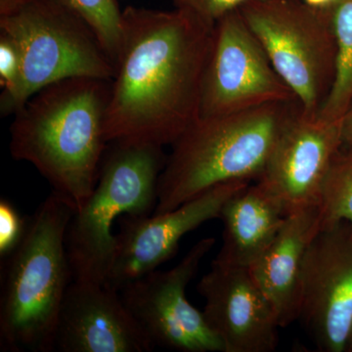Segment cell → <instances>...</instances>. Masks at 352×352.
<instances>
[{"mask_svg":"<svg viewBox=\"0 0 352 352\" xmlns=\"http://www.w3.org/2000/svg\"><path fill=\"white\" fill-rule=\"evenodd\" d=\"M214 23L127 6L106 116L110 143L173 145L200 118Z\"/></svg>","mask_w":352,"mask_h":352,"instance_id":"obj_1","label":"cell"},{"mask_svg":"<svg viewBox=\"0 0 352 352\" xmlns=\"http://www.w3.org/2000/svg\"><path fill=\"white\" fill-rule=\"evenodd\" d=\"M111 82L61 80L36 92L14 113L11 155L32 164L75 212L94 191L107 151Z\"/></svg>","mask_w":352,"mask_h":352,"instance_id":"obj_2","label":"cell"},{"mask_svg":"<svg viewBox=\"0 0 352 352\" xmlns=\"http://www.w3.org/2000/svg\"><path fill=\"white\" fill-rule=\"evenodd\" d=\"M300 111L295 100L199 118L171 145L153 214L175 210L221 183L258 180L285 127Z\"/></svg>","mask_w":352,"mask_h":352,"instance_id":"obj_3","label":"cell"},{"mask_svg":"<svg viewBox=\"0 0 352 352\" xmlns=\"http://www.w3.org/2000/svg\"><path fill=\"white\" fill-rule=\"evenodd\" d=\"M75 210L51 192L28 221L2 266L0 347L10 352L54 351L58 315L73 273L66 232Z\"/></svg>","mask_w":352,"mask_h":352,"instance_id":"obj_4","label":"cell"},{"mask_svg":"<svg viewBox=\"0 0 352 352\" xmlns=\"http://www.w3.org/2000/svg\"><path fill=\"white\" fill-rule=\"evenodd\" d=\"M94 191L69 220L67 254L73 281L105 284L116 248L113 224L154 214L163 147L110 143Z\"/></svg>","mask_w":352,"mask_h":352,"instance_id":"obj_5","label":"cell"},{"mask_svg":"<svg viewBox=\"0 0 352 352\" xmlns=\"http://www.w3.org/2000/svg\"><path fill=\"white\" fill-rule=\"evenodd\" d=\"M0 34L19 50L20 82L12 94L0 98L3 116L15 113L36 92L74 78L112 80L115 63L94 32L56 0H32L0 17Z\"/></svg>","mask_w":352,"mask_h":352,"instance_id":"obj_6","label":"cell"},{"mask_svg":"<svg viewBox=\"0 0 352 352\" xmlns=\"http://www.w3.org/2000/svg\"><path fill=\"white\" fill-rule=\"evenodd\" d=\"M239 11L302 113L318 116L335 80L337 43L330 8L303 0H252Z\"/></svg>","mask_w":352,"mask_h":352,"instance_id":"obj_7","label":"cell"},{"mask_svg":"<svg viewBox=\"0 0 352 352\" xmlns=\"http://www.w3.org/2000/svg\"><path fill=\"white\" fill-rule=\"evenodd\" d=\"M295 100L296 94L278 75L239 9L217 21L204 78L200 117Z\"/></svg>","mask_w":352,"mask_h":352,"instance_id":"obj_8","label":"cell"},{"mask_svg":"<svg viewBox=\"0 0 352 352\" xmlns=\"http://www.w3.org/2000/svg\"><path fill=\"white\" fill-rule=\"evenodd\" d=\"M214 238L197 242L175 267L154 270L120 289L124 305L155 346L182 352H223L203 311L187 298L186 289Z\"/></svg>","mask_w":352,"mask_h":352,"instance_id":"obj_9","label":"cell"},{"mask_svg":"<svg viewBox=\"0 0 352 352\" xmlns=\"http://www.w3.org/2000/svg\"><path fill=\"white\" fill-rule=\"evenodd\" d=\"M298 320L322 351H346L352 332V223L321 227L305 252Z\"/></svg>","mask_w":352,"mask_h":352,"instance_id":"obj_10","label":"cell"},{"mask_svg":"<svg viewBox=\"0 0 352 352\" xmlns=\"http://www.w3.org/2000/svg\"><path fill=\"white\" fill-rule=\"evenodd\" d=\"M248 180L215 185L170 212L120 217L119 232L106 285L120 291L173 258L180 241L201 224L219 217L224 204Z\"/></svg>","mask_w":352,"mask_h":352,"instance_id":"obj_11","label":"cell"},{"mask_svg":"<svg viewBox=\"0 0 352 352\" xmlns=\"http://www.w3.org/2000/svg\"><path fill=\"white\" fill-rule=\"evenodd\" d=\"M342 124L302 110L285 127L258 182L287 214L319 204L322 184L342 146Z\"/></svg>","mask_w":352,"mask_h":352,"instance_id":"obj_12","label":"cell"},{"mask_svg":"<svg viewBox=\"0 0 352 352\" xmlns=\"http://www.w3.org/2000/svg\"><path fill=\"white\" fill-rule=\"evenodd\" d=\"M203 314L223 352H271L278 344L277 315L249 267L214 261L198 284Z\"/></svg>","mask_w":352,"mask_h":352,"instance_id":"obj_13","label":"cell"},{"mask_svg":"<svg viewBox=\"0 0 352 352\" xmlns=\"http://www.w3.org/2000/svg\"><path fill=\"white\" fill-rule=\"evenodd\" d=\"M154 347L119 291L94 282L69 284L58 315L54 351L149 352Z\"/></svg>","mask_w":352,"mask_h":352,"instance_id":"obj_14","label":"cell"},{"mask_svg":"<svg viewBox=\"0 0 352 352\" xmlns=\"http://www.w3.org/2000/svg\"><path fill=\"white\" fill-rule=\"evenodd\" d=\"M320 228L319 204L291 212L268 249L249 267L281 328L298 319L302 261Z\"/></svg>","mask_w":352,"mask_h":352,"instance_id":"obj_15","label":"cell"},{"mask_svg":"<svg viewBox=\"0 0 352 352\" xmlns=\"http://www.w3.org/2000/svg\"><path fill=\"white\" fill-rule=\"evenodd\" d=\"M287 215L281 204L258 182L248 184L222 208V245L214 261L251 267L276 238Z\"/></svg>","mask_w":352,"mask_h":352,"instance_id":"obj_16","label":"cell"},{"mask_svg":"<svg viewBox=\"0 0 352 352\" xmlns=\"http://www.w3.org/2000/svg\"><path fill=\"white\" fill-rule=\"evenodd\" d=\"M337 43L335 80L318 116L342 120L352 104V0L329 6Z\"/></svg>","mask_w":352,"mask_h":352,"instance_id":"obj_17","label":"cell"},{"mask_svg":"<svg viewBox=\"0 0 352 352\" xmlns=\"http://www.w3.org/2000/svg\"><path fill=\"white\" fill-rule=\"evenodd\" d=\"M333 157L319 196L321 227L340 221L352 223V144Z\"/></svg>","mask_w":352,"mask_h":352,"instance_id":"obj_18","label":"cell"},{"mask_svg":"<svg viewBox=\"0 0 352 352\" xmlns=\"http://www.w3.org/2000/svg\"><path fill=\"white\" fill-rule=\"evenodd\" d=\"M90 28L116 64L122 32V11L116 0H56Z\"/></svg>","mask_w":352,"mask_h":352,"instance_id":"obj_19","label":"cell"},{"mask_svg":"<svg viewBox=\"0 0 352 352\" xmlns=\"http://www.w3.org/2000/svg\"><path fill=\"white\" fill-rule=\"evenodd\" d=\"M28 222L10 201H0V258L4 259L16 249L24 236Z\"/></svg>","mask_w":352,"mask_h":352,"instance_id":"obj_20","label":"cell"},{"mask_svg":"<svg viewBox=\"0 0 352 352\" xmlns=\"http://www.w3.org/2000/svg\"><path fill=\"white\" fill-rule=\"evenodd\" d=\"M22 60L16 44L6 34H0V85L1 96L12 94L20 82Z\"/></svg>","mask_w":352,"mask_h":352,"instance_id":"obj_21","label":"cell"},{"mask_svg":"<svg viewBox=\"0 0 352 352\" xmlns=\"http://www.w3.org/2000/svg\"><path fill=\"white\" fill-rule=\"evenodd\" d=\"M175 8L195 14L201 19L215 23L223 16L252 0H170Z\"/></svg>","mask_w":352,"mask_h":352,"instance_id":"obj_22","label":"cell"},{"mask_svg":"<svg viewBox=\"0 0 352 352\" xmlns=\"http://www.w3.org/2000/svg\"><path fill=\"white\" fill-rule=\"evenodd\" d=\"M32 0H0V17L19 10Z\"/></svg>","mask_w":352,"mask_h":352,"instance_id":"obj_23","label":"cell"},{"mask_svg":"<svg viewBox=\"0 0 352 352\" xmlns=\"http://www.w3.org/2000/svg\"><path fill=\"white\" fill-rule=\"evenodd\" d=\"M342 144H352V104L342 118Z\"/></svg>","mask_w":352,"mask_h":352,"instance_id":"obj_24","label":"cell"},{"mask_svg":"<svg viewBox=\"0 0 352 352\" xmlns=\"http://www.w3.org/2000/svg\"><path fill=\"white\" fill-rule=\"evenodd\" d=\"M305 3L312 7H316V8H325L333 6L337 0H303Z\"/></svg>","mask_w":352,"mask_h":352,"instance_id":"obj_25","label":"cell"},{"mask_svg":"<svg viewBox=\"0 0 352 352\" xmlns=\"http://www.w3.org/2000/svg\"><path fill=\"white\" fill-rule=\"evenodd\" d=\"M346 349H349V351H352V333L351 335V337H349V342H347Z\"/></svg>","mask_w":352,"mask_h":352,"instance_id":"obj_26","label":"cell"},{"mask_svg":"<svg viewBox=\"0 0 352 352\" xmlns=\"http://www.w3.org/2000/svg\"><path fill=\"white\" fill-rule=\"evenodd\" d=\"M351 333H352V332H351Z\"/></svg>","mask_w":352,"mask_h":352,"instance_id":"obj_27","label":"cell"}]
</instances>
